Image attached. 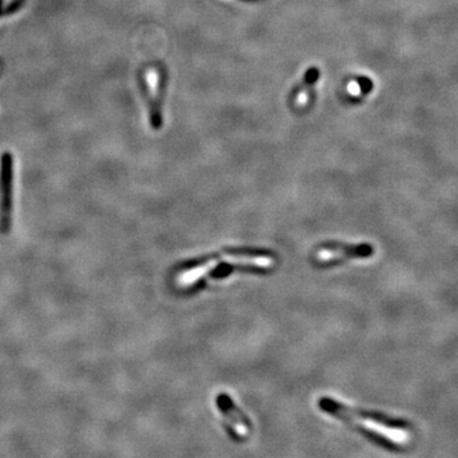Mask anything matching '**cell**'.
I'll return each instance as SVG.
<instances>
[{
  "mask_svg": "<svg viewBox=\"0 0 458 458\" xmlns=\"http://www.w3.org/2000/svg\"><path fill=\"white\" fill-rule=\"evenodd\" d=\"M13 156L5 152L0 158V234L5 236L13 223Z\"/></svg>",
  "mask_w": 458,
  "mask_h": 458,
  "instance_id": "7a4b0ae2",
  "label": "cell"
},
{
  "mask_svg": "<svg viewBox=\"0 0 458 458\" xmlns=\"http://www.w3.org/2000/svg\"><path fill=\"white\" fill-rule=\"evenodd\" d=\"M318 250H325V251H343V255L352 258H367L373 256L374 248L370 243H361V245H348L343 242H336V241H327L322 242Z\"/></svg>",
  "mask_w": 458,
  "mask_h": 458,
  "instance_id": "5b68a950",
  "label": "cell"
},
{
  "mask_svg": "<svg viewBox=\"0 0 458 458\" xmlns=\"http://www.w3.org/2000/svg\"><path fill=\"white\" fill-rule=\"evenodd\" d=\"M372 88V83L370 80L365 78H358L352 80L348 84V93L352 97H361L363 93L368 92Z\"/></svg>",
  "mask_w": 458,
  "mask_h": 458,
  "instance_id": "9c48e42d",
  "label": "cell"
},
{
  "mask_svg": "<svg viewBox=\"0 0 458 458\" xmlns=\"http://www.w3.org/2000/svg\"><path fill=\"white\" fill-rule=\"evenodd\" d=\"M318 78H320V71L317 68H311L304 74L303 82L297 89V93L294 95V98H293V102H294L296 106L302 108V107H306L309 105L312 89L315 87V84L317 83Z\"/></svg>",
  "mask_w": 458,
  "mask_h": 458,
  "instance_id": "52a82bcc",
  "label": "cell"
},
{
  "mask_svg": "<svg viewBox=\"0 0 458 458\" xmlns=\"http://www.w3.org/2000/svg\"><path fill=\"white\" fill-rule=\"evenodd\" d=\"M223 256H232V257H251V258H278V254L267 248H255V247H224L221 251L208 254V255L200 256L186 260L182 263H178L175 266V273H185L191 272L197 267H202L205 265L212 263L214 260H218Z\"/></svg>",
  "mask_w": 458,
  "mask_h": 458,
  "instance_id": "3957f363",
  "label": "cell"
},
{
  "mask_svg": "<svg viewBox=\"0 0 458 458\" xmlns=\"http://www.w3.org/2000/svg\"><path fill=\"white\" fill-rule=\"evenodd\" d=\"M318 406L324 413L333 415L337 419H341V418L355 419L357 418V419H363V420H368L372 423L378 424L388 429H395V431H410L411 429V423L402 418H396V416L385 414L381 411H374V410H364L361 407H350L330 397L320 398Z\"/></svg>",
  "mask_w": 458,
  "mask_h": 458,
  "instance_id": "6da1fadb",
  "label": "cell"
},
{
  "mask_svg": "<svg viewBox=\"0 0 458 458\" xmlns=\"http://www.w3.org/2000/svg\"><path fill=\"white\" fill-rule=\"evenodd\" d=\"M274 272V267H265V266H257L252 264H232V263H221L217 267H214L209 273L205 274L196 282H191L185 289H182V294L185 296H193L197 291H202L208 287V282L210 280H221L228 278L232 273H247L255 274V275H267Z\"/></svg>",
  "mask_w": 458,
  "mask_h": 458,
  "instance_id": "277c9868",
  "label": "cell"
},
{
  "mask_svg": "<svg viewBox=\"0 0 458 458\" xmlns=\"http://www.w3.org/2000/svg\"><path fill=\"white\" fill-rule=\"evenodd\" d=\"M345 423L349 424L355 428L357 432L361 433L363 437H365L368 441L372 442L373 444L378 446L381 448L383 450H388V452H395V453H398V452H404V447L400 446L396 442L391 441L388 439L387 437H385L383 434H381L378 432H374L372 429H368V428H364L361 425H355L352 424V422H345Z\"/></svg>",
  "mask_w": 458,
  "mask_h": 458,
  "instance_id": "ba28073f",
  "label": "cell"
},
{
  "mask_svg": "<svg viewBox=\"0 0 458 458\" xmlns=\"http://www.w3.org/2000/svg\"><path fill=\"white\" fill-rule=\"evenodd\" d=\"M217 405H218V409H219L221 414L226 415L229 420H232L233 423L237 424V425L245 426L248 431L252 429V422L250 420V418L230 400V397L227 394H219L218 395Z\"/></svg>",
  "mask_w": 458,
  "mask_h": 458,
  "instance_id": "8992f818",
  "label": "cell"
}]
</instances>
